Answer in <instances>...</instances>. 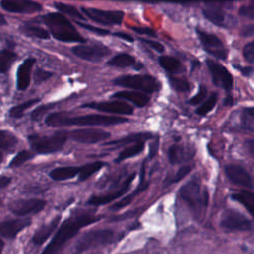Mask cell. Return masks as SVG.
Listing matches in <instances>:
<instances>
[{
    "label": "cell",
    "instance_id": "cell-1",
    "mask_svg": "<svg viewBox=\"0 0 254 254\" xmlns=\"http://www.w3.org/2000/svg\"><path fill=\"white\" fill-rule=\"evenodd\" d=\"M128 119L119 116L87 114L81 116H69L65 111L53 112L46 118V124L53 127L77 125V126H106L127 122Z\"/></svg>",
    "mask_w": 254,
    "mask_h": 254
},
{
    "label": "cell",
    "instance_id": "cell-2",
    "mask_svg": "<svg viewBox=\"0 0 254 254\" xmlns=\"http://www.w3.org/2000/svg\"><path fill=\"white\" fill-rule=\"evenodd\" d=\"M99 219L100 217L92 216L87 213L80 214V215L78 214V215L67 218L60 226V228L54 235L53 239L50 241L48 246L43 250V253L52 254V253L58 252L70 238L76 235L77 232L82 227L87 226L91 223H94Z\"/></svg>",
    "mask_w": 254,
    "mask_h": 254
},
{
    "label": "cell",
    "instance_id": "cell-3",
    "mask_svg": "<svg viewBox=\"0 0 254 254\" xmlns=\"http://www.w3.org/2000/svg\"><path fill=\"white\" fill-rule=\"evenodd\" d=\"M44 22L50 33L59 41L66 43H84L85 40L73 25L61 13H50L44 16Z\"/></svg>",
    "mask_w": 254,
    "mask_h": 254
},
{
    "label": "cell",
    "instance_id": "cell-4",
    "mask_svg": "<svg viewBox=\"0 0 254 254\" xmlns=\"http://www.w3.org/2000/svg\"><path fill=\"white\" fill-rule=\"evenodd\" d=\"M67 134L65 131H58L51 136L30 135L28 140L35 152L39 154H52L62 150L67 140Z\"/></svg>",
    "mask_w": 254,
    "mask_h": 254
},
{
    "label": "cell",
    "instance_id": "cell-5",
    "mask_svg": "<svg viewBox=\"0 0 254 254\" xmlns=\"http://www.w3.org/2000/svg\"><path fill=\"white\" fill-rule=\"evenodd\" d=\"M182 198L191 207L195 213H200L202 208H205L208 200L206 190H202L197 180H191L184 185L180 190Z\"/></svg>",
    "mask_w": 254,
    "mask_h": 254
},
{
    "label": "cell",
    "instance_id": "cell-6",
    "mask_svg": "<svg viewBox=\"0 0 254 254\" xmlns=\"http://www.w3.org/2000/svg\"><path fill=\"white\" fill-rule=\"evenodd\" d=\"M114 240V232L110 229H95L84 233L75 243V250L83 252L110 244Z\"/></svg>",
    "mask_w": 254,
    "mask_h": 254
},
{
    "label": "cell",
    "instance_id": "cell-7",
    "mask_svg": "<svg viewBox=\"0 0 254 254\" xmlns=\"http://www.w3.org/2000/svg\"><path fill=\"white\" fill-rule=\"evenodd\" d=\"M114 83L123 86L128 87L132 89L141 90L147 93H152L160 88L159 81L148 74H127L122 75L114 79Z\"/></svg>",
    "mask_w": 254,
    "mask_h": 254
},
{
    "label": "cell",
    "instance_id": "cell-8",
    "mask_svg": "<svg viewBox=\"0 0 254 254\" xmlns=\"http://www.w3.org/2000/svg\"><path fill=\"white\" fill-rule=\"evenodd\" d=\"M81 12L90 20L102 25H119L124 17L122 11H107L97 8L82 7Z\"/></svg>",
    "mask_w": 254,
    "mask_h": 254
},
{
    "label": "cell",
    "instance_id": "cell-9",
    "mask_svg": "<svg viewBox=\"0 0 254 254\" xmlns=\"http://www.w3.org/2000/svg\"><path fill=\"white\" fill-rule=\"evenodd\" d=\"M197 36L200 40V43L203 47V49L210 54L211 56L219 59V60H225L227 57V51L224 48V45L222 44L221 40L217 38L215 35L208 34L204 31L196 30Z\"/></svg>",
    "mask_w": 254,
    "mask_h": 254
},
{
    "label": "cell",
    "instance_id": "cell-10",
    "mask_svg": "<svg viewBox=\"0 0 254 254\" xmlns=\"http://www.w3.org/2000/svg\"><path fill=\"white\" fill-rule=\"evenodd\" d=\"M71 52L79 59L88 62H99L105 58L110 50L102 45H77L71 49Z\"/></svg>",
    "mask_w": 254,
    "mask_h": 254
},
{
    "label": "cell",
    "instance_id": "cell-11",
    "mask_svg": "<svg viewBox=\"0 0 254 254\" xmlns=\"http://www.w3.org/2000/svg\"><path fill=\"white\" fill-rule=\"evenodd\" d=\"M69 137L79 143L84 144H94L98 142H102L110 138V133L104 131L102 129L96 128H83V129H75L68 133Z\"/></svg>",
    "mask_w": 254,
    "mask_h": 254
},
{
    "label": "cell",
    "instance_id": "cell-12",
    "mask_svg": "<svg viewBox=\"0 0 254 254\" xmlns=\"http://www.w3.org/2000/svg\"><path fill=\"white\" fill-rule=\"evenodd\" d=\"M46 206V201L40 198L17 199L9 204V209L16 215L24 216L27 214H36L42 211Z\"/></svg>",
    "mask_w": 254,
    "mask_h": 254
},
{
    "label": "cell",
    "instance_id": "cell-13",
    "mask_svg": "<svg viewBox=\"0 0 254 254\" xmlns=\"http://www.w3.org/2000/svg\"><path fill=\"white\" fill-rule=\"evenodd\" d=\"M206 64L214 84L225 90H230L233 85V79L230 72L215 61L206 60Z\"/></svg>",
    "mask_w": 254,
    "mask_h": 254
},
{
    "label": "cell",
    "instance_id": "cell-14",
    "mask_svg": "<svg viewBox=\"0 0 254 254\" xmlns=\"http://www.w3.org/2000/svg\"><path fill=\"white\" fill-rule=\"evenodd\" d=\"M220 225L229 230L246 231L251 229V222L240 212L229 209L223 212L220 220Z\"/></svg>",
    "mask_w": 254,
    "mask_h": 254
},
{
    "label": "cell",
    "instance_id": "cell-15",
    "mask_svg": "<svg viewBox=\"0 0 254 254\" xmlns=\"http://www.w3.org/2000/svg\"><path fill=\"white\" fill-rule=\"evenodd\" d=\"M0 7L10 13L29 14L42 10V5L34 0H1Z\"/></svg>",
    "mask_w": 254,
    "mask_h": 254
},
{
    "label": "cell",
    "instance_id": "cell-16",
    "mask_svg": "<svg viewBox=\"0 0 254 254\" xmlns=\"http://www.w3.org/2000/svg\"><path fill=\"white\" fill-rule=\"evenodd\" d=\"M83 107H88L96 109L98 111L116 114H132L133 107L125 102L121 101H110V102H90L83 105Z\"/></svg>",
    "mask_w": 254,
    "mask_h": 254
},
{
    "label": "cell",
    "instance_id": "cell-17",
    "mask_svg": "<svg viewBox=\"0 0 254 254\" xmlns=\"http://www.w3.org/2000/svg\"><path fill=\"white\" fill-rule=\"evenodd\" d=\"M135 178V174H132L130 175L123 183V185L116 190L112 191V192H109V193H106V194H101V195H92L87 203L90 204V205H94V206H97V205H102V204H106V203H109L111 202L112 200L120 197L123 193H125L127 191V190L129 189L130 185H131V182L134 180Z\"/></svg>",
    "mask_w": 254,
    "mask_h": 254
},
{
    "label": "cell",
    "instance_id": "cell-18",
    "mask_svg": "<svg viewBox=\"0 0 254 254\" xmlns=\"http://www.w3.org/2000/svg\"><path fill=\"white\" fill-rule=\"evenodd\" d=\"M31 219L30 218H16V219H11V220H6V221H1L0 222V235L13 239L16 237L23 229L28 227L31 224Z\"/></svg>",
    "mask_w": 254,
    "mask_h": 254
},
{
    "label": "cell",
    "instance_id": "cell-19",
    "mask_svg": "<svg viewBox=\"0 0 254 254\" xmlns=\"http://www.w3.org/2000/svg\"><path fill=\"white\" fill-rule=\"evenodd\" d=\"M225 174L230 182L235 185L244 187V188H252V180L249 174L240 166L237 165H228L225 168Z\"/></svg>",
    "mask_w": 254,
    "mask_h": 254
},
{
    "label": "cell",
    "instance_id": "cell-20",
    "mask_svg": "<svg viewBox=\"0 0 254 254\" xmlns=\"http://www.w3.org/2000/svg\"><path fill=\"white\" fill-rule=\"evenodd\" d=\"M36 60L34 58L26 59L17 69V88L19 90H25L28 88L31 82V71Z\"/></svg>",
    "mask_w": 254,
    "mask_h": 254
},
{
    "label": "cell",
    "instance_id": "cell-21",
    "mask_svg": "<svg viewBox=\"0 0 254 254\" xmlns=\"http://www.w3.org/2000/svg\"><path fill=\"white\" fill-rule=\"evenodd\" d=\"M61 220V216L58 215L57 217L53 218L50 222L46 223V224H43L41 227H39L34 235L32 236V242L34 245H42L44 244L47 239L53 234V232L56 230L59 222Z\"/></svg>",
    "mask_w": 254,
    "mask_h": 254
},
{
    "label": "cell",
    "instance_id": "cell-22",
    "mask_svg": "<svg viewBox=\"0 0 254 254\" xmlns=\"http://www.w3.org/2000/svg\"><path fill=\"white\" fill-rule=\"evenodd\" d=\"M193 156V151L184 146L175 144L169 149V160L173 165L180 164L186 160H190Z\"/></svg>",
    "mask_w": 254,
    "mask_h": 254
},
{
    "label": "cell",
    "instance_id": "cell-23",
    "mask_svg": "<svg viewBox=\"0 0 254 254\" xmlns=\"http://www.w3.org/2000/svg\"><path fill=\"white\" fill-rule=\"evenodd\" d=\"M114 98H121L125 99L128 101L133 102L135 105L139 107L145 106L149 102V96L142 93V92H137V91H130V90H123V91H118L112 95Z\"/></svg>",
    "mask_w": 254,
    "mask_h": 254
},
{
    "label": "cell",
    "instance_id": "cell-24",
    "mask_svg": "<svg viewBox=\"0 0 254 254\" xmlns=\"http://www.w3.org/2000/svg\"><path fill=\"white\" fill-rule=\"evenodd\" d=\"M202 13L204 17L214 25L220 27L226 26L227 15L221 9L216 7H206L202 10Z\"/></svg>",
    "mask_w": 254,
    "mask_h": 254
},
{
    "label": "cell",
    "instance_id": "cell-25",
    "mask_svg": "<svg viewBox=\"0 0 254 254\" xmlns=\"http://www.w3.org/2000/svg\"><path fill=\"white\" fill-rule=\"evenodd\" d=\"M79 167L68 166V167H59L52 170L49 174L50 178L54 181H64L75 177L78 174Z\"/></svg>",
    "mask_w": 254,
    "mask_h": 254
},
{
    "label": "cell",
    "instance_id": "cell-26",
    "mask_svg": "<svg viewBox=\"0 0 254 254\" xmlns=\"http://www.w3.org/2000/svg\"><path fill=\"white\" fill-rule=\"evenodd\" d=\"M232 198L241 203L254 217V193L250 191H240L232 194Z\"/></svg>",
    "mask_w": 254,
    "mask_h": 254
},
{
    "label": "cell",
    "instance_id": "cell-27",
    "mask_svg": "<svg viewBox=\"0 0 254 254\" xmlns=\"http://www.w3.org/2000/svg\"><path fill=\"white\" fill-rule=\"evenodd\" d=\"M105 164L101 161H95L92 163H88L82 167H79L78 171V181L83 182L90 178L94 173L98 172Z\"/></svg>",
    "mask_w": 254,
    "mask_h": 254
},
{
    "label": "cell",
    "instance_id": "cell-28",
    "mask_svg": "<svg viewBox=\"0 0 254 254\" xmlns=\"http://www.w3.org/2000/svg\"><path fill=\"white\" fill-rule=\"evenodd\" d=\"M240 125L243 129L254 133V107H245L240 111Z\"/></svg>",
    "mask_w": 254,
    "mask_h": 254
},
{
    "label": "cell",
    "instance_id": "cell-29",
    "mask_svg": "<svg viewBox=\"0 0 254 254\" xmlns=\"http://www.w3.org/2000/svg\"><path fill=\"white\" fill-rule=\"evenodd\" d=\"M152 137L151 134L149 133H138V134H132V135H129L125 138H122V139H119V140H115V141H112V142H109V143H106L105 145H108V146H114V147H120L122 145H125V144H128V143H133V142H144L148 139H150Z\"/></svg>",
    "mask_w": 254,
    "mask_h": 254
},
{
    "label": "cell",
    "instance_id": "cell-30",
    "mask_svg": "<svg viewBox=\"0 0 254 254\" xmlns=\"http://www.w3.org/2000/svg\"><path fill=\"white\" fill-rule=\"evenodd\" d=\"M17 59V54L10 50L0 51V73H6L15 60Z\"/></svg>",
    "mask_w": 254,
    "mask_h": 254
},
{
    "label": "cell",
    "instance_id": "cell-31",
    "mask_svg": "<svg viewBox=\"0 0 254 254\" xmlns=\"http://www.w3.org/2000/svg\"><path fill=\"white\" fill-rule=\"evenodd\" d=\"M159 64L164 69L169 72H178L183 68L181 62L174 57L162 56L159 58Z\"/></svg>",
    "mask_w": 254,
    "mask_h": 254
},
{
    "label": "cell",
    "instance_id": "cell-32",
    "mask_svg": "<svg viewBox=\"0 0 254 254\" xmlns=\"http://www.w3.org/2000/svg\"><path fill=\"white\" fill-rule=\"evenodd\" d=\"M134 64H135L134 57L128 54H119L117 56H114L107 62L108 65L116 66V67H127V66L133 65Z\"/></svg>",
    "mask_w": 254,
    "mask_h": 254
},
{
    "label": "cell",
    "instance_id": "cell-33",
    "mask_svg": "<svg viewBox=\"0 0 254 254\" xmlns=\"http://www.w3.org/2000/svg\"><path fill=\"white\" fill-rule=\"evenodd\" d=\"M20 31L27 37L38 38L43 40H47L50 38V33L47 30L36 26H23L20 28Z\"/></svg>",
    "mask_w": 254,
    "mask_h": 254
},
{
    "label": "cell",
    "instance_id": "cell-34",
    "mask_svg": "<svg viewBox=\"0 0 254 254\" xmlns=\"http://www.w3.org/2000/svg\"><path fill=\"white\" fill-rule=\"evenodd\" d=\"M18 144L17 137L6 130H0V150H11Z\"/></svg>",
    "mask_w": 254,
    "mask_h": 254
},
{
    "label": "cell",
    "instance_id": "cell-35",
    "mask_svg": "<svg viewBox=\"0 0 254 254\" xmlns=\"http://www.w3.org/2000/svg\"><path fill=\"white\" fill-rule=\"evenodd\" d=\"M39 102H40L39 98H34V99L27 100V101H25V102H23L19 105H16V106L12 107L9 110V115L13 118H21L29 108H31L34 104L39 103Z\"/></svg>",
    "mask_w": 254,
    "mask_h": 254
},
{
    "label": "cell",
    "instance_id": "cell-36",
    "mask_svg": "<svg viewBox=\"0 0 254 254\" xmlns=\"http://www.w3.org/2000/svg\"><path fill=\"white\" fill-rule=\"evenodd\" d=\"M144 149V144L142 142H138L137 144L133 145V146H130L126 149H124L117 157V159L115 160L116 163H119L125 159H128L130 157H134L138 154H140Z\"/></svg>",
    "mask_w": 254,
    "mask_h": 254
},
{
    "label": "cell",
    "instance_id": "cell-37",
    "mask_svg": "<svg viewBox=\"0 0 254 254\" xmlns=\"http://www.w3.org/2000/svg\"><path fill=\"white\" fill-rule=\"evenodd\" d=\"M55 8L58 9L60 12L66 14L72 18H75L77 20H84V17L81 15V13L72 5L66 4V3H62V2H57L55 3Z\"/></svg>",
    "mask_w": 254,
    "mask_h": 254
},
{
    "label": "cell",
    "instance_id": "cell-38",
    "mask_svg": "<svg viewBox=\"0 0 254 254\" xmlns=\"http://www.w3.org/2000/svg\"><path fill=\"white\" fill-rule=\"evenodd\" d=\"M34 153L27 151V150H23L21 152H19L9 163V167L10 168H17L20 167L21 165H23L24 163L28 162L29 160H31L32 158H34Z\"/></svg>",
    "mask_w": 254,
    "mask_h": 254
},
{
    "label": "cell",
    "instance_id": "cell-39",
    "mask_svg": "<svg viewBox=\"0 0 254 254\" xmlns=\"http://www.w3.org/2000/svg\"><path fill=\"white\" fill-rule=\"evenodd\" d=\"M216 101H217L216 93H212L207 98V100L196 109V113L199 114V115H205L206 113H208L209 111H211L213 109V107L216 104Z\"/></svg>",
    "mask_w": 254,
    "mask_h": 254
},
{
    "label": "cell",
    "instance_id": "cell-40",
    "mask_svg": "<svg viewBox=\"0 0 254 254\" xmlns=\"http://www.w3.org/2000/svg\"><path fill=\"white\" fill-rule=\"evenodd\" d=\"M56 105V103H51V104H45V105H40L39 107H37L36 109H34L31 113V118L34 121H40L43 116L52 108H54Z\"/></svg>",
    "mask_w": 254,
    "mask_h": 254
},
{
    "label": "cell",
    "instance_id": "cell-41",
    "mask_svg": "<svg viewBox=\"0 0 254 254\" xmlns=\"http://www.w3.org/2000/svg\"><path fill=\"white\" fill-rule=\"evenodd\" d=\"M170 84L174 89L177 91H188L190 89V84L187 80L182 79V78H177V77H170Z\"/></svg>",
    "mask_w": 254,
    "mask_h": 254
},
{
    "label": "cell",
    "instance_id": "cell-42",
    "mask_svg": "<svg viewBox=\"0 0 254 254\" xmlns=\"http://www.w3.org/2000/svg\"><path fill=\"white\" fill-rule=\"evenodd\" d=\"M147 186H148V184H145V185H144V186H142L141 188H138V189L136 190V191H135L133 194H129V195H127L126 197H124L123 199H121L120 201H118V202H116L115 204H113V205H112V207H111V209H112V210H116V209H119V208H122V207L126 206L128 203H130V202L132 201L134 194H135V193H137L138 191H142V190H144L147 188Z\"/></svg>",
    "mask_w": 254,
    "mask_h": 254
},
{
    "label": "cell",
    "instance_id": "cell-43",
    "mask_svg": "<svg viewBox=\"0 0 254 254\" xmlns=\"http://www.w3.org/2000/svg\"><path fill=\"white\" fill-rule=\"evenodd\" d=\"M52 75H53V73L51 71H48V70H45L42 68H38L34 73V81H35V83L39 84V83H42V82L46 81L47 79H49Z\"/></svg>",
    "mask_w": 254,
    "mask_h": 254
},
{
    "label": "cell",
    "instance_id": "cell-44",
    "mask_svg": "<svg viewBox=\"0 0 254 254\" xmlns=\"http://www.w3.org/2000/svg\"><path fill=\"white\" fill-rule=\"evenodd\" d=\"M243 56L247 62H254V40L245 45V47L243 48Z\"/></svg>",
    "mask_w": 254,
    "mask_h": 254
},
{
    "label": "cell",
    "instance_id": "cell-45",
    "mask_svg": "<svg viewBox=\"0 0 254 254\" xmlns=\"http://www.w3.org/2000/svg\"><path fill=\"white\" fill-rule=\"evenodd\" d=\"M77 24L80 27H82V28H84V29H86V30H88V31H90L92 33H95L97 35H100V36H105V35L109 34V31L106 30V29L94 27V26H91V25H88V24H85V23H82V22H79V21H77Z\"/></svg>",
    "mask_w": 254,
    "mask_h": 254
},
{
    "label": "cell",
    "instance_id": "cell-46",
    "mask_svg": "<svg viewBox=\"0 0 254 254\" xmlns=\"http://www.w3.org/2000/svg\"><path fill=\"white\" fill-rule=\"evenodd\" d=\"M239 15L254 20V3L241 6L239 8Z\"/></svg>",
    "mask_w": 254,
    "mask_h": 254
},
{
    "label": "cell",
    "instance_id": "cell-47",
    "mask_svg": "<svg viewBox=\"0 0 254 254\" xmlns=\"http://www.w3.org/2000/svg\"><path fill=\"white\" fill-rule=\"evenodd\" d=\"M206 93H207L206 88H205L204 86H200L198 92H197L193 97H191L188 102H189L190 104H192V105H193V104H198V103H200V102L205 98Z\"/></svg>",
    "mask_w": 254,
    "mask_h": 254
},
{
    "label": "cell",
    "instance_id": "cell-48",
    "mask_svg": "<svg viewBox=\"0 0 254 254\" xmlns=\"http://www.w3.org/2000/svg\"><path fill=\"white\" fill-rule=\"evenodd\" d=\"M190 170H191V167H190V166H184V167L180 168L179 171L176 173V175H175L174 179L172 180V182H173V183H176V182L181 181L182 179H184V178L190 172Z\"/></svg>",
    "mask_w": 254,
    "mask_h": 254
},
{
    "label": "cell",
    "instance_id": "cell-49",
    "mask_svg": "<svg viewBox=\"0 0 254 254\" xmlns=\"http://www.w3.org/2000/svg\"><path fill=\"white\" fill-rule=\"evenodd\" d=\"M142 42H144L145 44H147L148 46H150L153 50L159 52V53H163L164 52V46L162 44H160L159 42L153 41V40H147V39H141Z\"/></svg>",
    "mask_w": 254,
    "mask_h": 254
},
{
    "label": "cell",
    "instance_id": "cell-50",
    "mask_svg": "<svg viewBox=\"0 0 254 254\" xmlns=\"http://www.w3.org/2000/svg\"><path fill=\"white\" fill-rule=\"evenodd\" d=\"M134 32L141 34V35H147L150 37H156V32L152 30L151 28H144V27H132L131 28Z\"/></svg>",
    "mask_w": 254,
    "mask_h": 254
},
{
    "label": "cell",
    "instance_id": "cell-51",
    "mask_svg": "<svg viewBox=\"0 0 254 254\" xmlns=\"http://www.w3.org/2000/svg\"><path fill=\"white\" fill-rule=\"evenodd\" d=\"M240 35L243 37H250L254 35V25H246L240 30Z\"/></svg>",
    "mask_w": 254,
    "mask_h": 254
},
{
    "label": "cell",
    "instance_id": "cell-52",
    "mask_svg": "<svg viewBox=\"0 0 254 254\" xmlns=\"http://www.w3.org/2000/svg\"><path fill=\"white\" fill-rule=\"evenodd\" d=\"M12 179L10 177H7V176H1L0 177V189H4L6 188L7 186L10 185Z\"/></svg>",
    "mask_w": 254,
    "mask_h": 254
},
{
    "label": "cell",
    "instance_id": "cell-53",
    "mask_svg": "<svg viewBox=\"0 0 254 254\" xmlns=\"http://www.w3.org/2000/svg\"><path fill=\"white\" fill-rule=\"evenodd\" d=\"M114 36L122 39V40H125L127 42H133L134 39L132 36L128 35V34H125V33H121V32H117V33H114Z\"/></svg>",
    "mask_w": 254,
    "mask_h": 254
},
{
    "label": "cell",
    "instance_id": "cell-54",
    "mask_svg": "<svg viewBox=\"0 0 254 254\" xmlns=\"http://www.w3.org/2000/svg\"><path fill=\"white\" fill-rule=\"evenodd\" d=\"M246 147H247V150L249 151V153L252 156H254V139L246 141Z\"/></svg>",
    "mask_w": 254,
    "mask_h": 254
},
{
    "label": "cell",
    "instance_id": "cell-55",
    "mask_svg": "<svg viewBox=\"0 0 254 254\" xmlns=\"http://www.w3.org/2000/svg\"><path fill=\"white\" fill-rule=\"evenodd\" d=\"M157 150H158V142L156 141L155 143H153L150 147V154H149V158L153 157L154 155H156L157 153Z\"/></svg>",
    "mask_w": 254,
    "mask_h": 254
},
{
    "label": "cell",
    "instance_id": "cell-56",
    "mask_svg": "<svg viewBox=\"0 0 254 254\" xmlns=\"http://www.w3.org/2000/svg\"><path fill=\"white\" fill-rule=\"evenodd\" d=\"M240 71L244 75H250L253 72V68L252 67H241Z\"/></svg>",
    "mask_w": 254,
    "mask_h": 254
},
{
    "label": "cell",
    "instance_id": "cell-57",
    "mask_svg": "<svg viewBox=\"0 0 254 254\" xmlns=\"http://www.w3.org/2000/svg\"><path fill=\"white\" fill-rule=\"evenodd\" d=\"M6 24H7V22H6L5 18H4V16L0 13V25H6Z\"/></svg>",
    "mask_w": 254,
    "mask_h": 254
},
{
    "label": "cell",
    "instance_id": "cell-58",
    "mask_svg": "<svg viewBox=\"0 0 254 254\" xmlns=\"http://www.w3.org/2000/svg\"><path fill=\"white\" fill-rule=\"evenodd\" d=\"M3 248H4V242H3V240L0 238V252L3 251Z\"/></svg>",
    "mask_w": 254,
    "mask_h": 254
},
{
    "label": "cell",
    "instance_id": "cell-59",
    "mask_svg": "<svg viewBox=\"0 0 254 254\" xmlns=\"http://www.w3.org/2000/svg\"><path fill=\"white\" fill-rule=\"evenodd\" d=\"M3 161V154H2V152L0 151V163Z\"/></svg>",
    "mask_w": 254,
    "mask_h": 254
},
{
    "label": "cell",
    "instance_id": "cell-60",
    "mask_svg": "<svg viewBox=\"0 0 254 254\" xmlns=\"http://www.w3.org/2000/svg\"><path fill=\"white\" fill-rule=\"evenodd\" d=\"M1 205H2V200H1V198H0V207H1Z\"/></svg>",
    "mask_w": 254,
    "mask_h": 254
}]
</instances>
